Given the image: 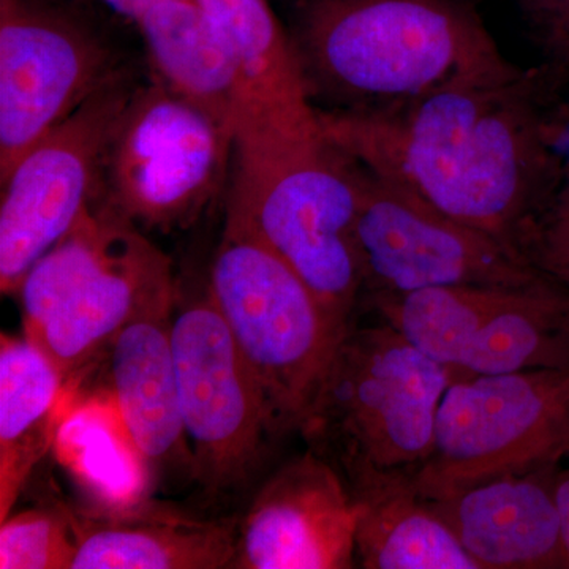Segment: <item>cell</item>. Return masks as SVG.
<instances>
[{"label":"cell","mask_w":569,"mask_h":569,"mask_svg":"<svg viewBox=\"0 0 569 569\" xmlns=\"http://www.w3.org/2000/svg\"><path fill=\"white\" fill-rule=\"evenodd\" d=\"M233 153V134L153 82L116 123L100 194L141 230L186 228L219 193Z\"/></svg>","instance_id":"8"},{"label":"cell","mask_w":569,"mask_h":569,"mask_svg":"<svg viewBox=\"0 0 569 569\" xmlns=\"http://www.w3.org/2000/svg\"><path fill=\"white\" fill-rule=\"evenodd\" d=\"M531 263L569 288V211L546 213L522 246Z\"/></svg>","instance_id":"23"},{"label":"cell","mask_w":569,"mask_h":569,"mask_svg":"<svg viewBox=\"0 0 569 569\" xmlns=\"http://www.w3.org/2000/svg\"><path fill=\"white\" fill-rule=\"evenodd\" d=\"M238 519H194L162 509L78 515L71 569L231 568Z\"/></svg>","instance_id":"17"},{"label":"cell","mask_w":569,"mask_h":569,"mask_svg":"<svg viewBox=\"0 0 569 569\" xmlns=\"http://www.w3.org/2000/svg\"><path fill=\"white\" fill-rule=\"evenodd\" d=\"M557 91L545 67L511 63L406 103L318 114L326 142L350 162L522 250L556 193L542 114Z\"/></svg>","instance_id":"1"},{"label":"cell","mask_w":569,"mask_h":569,"mask_svg":"<svg viewBox=\"0 0 569 569\" xmlns=\"http://www.w3.org/2000/svg\"><path fill=\"white\" fill-rule=\"evenodd\" d=\"M353 167L361 299L433 287L518 288L548 277L518 247L452 219L399 183Z\"/></svg>","instance_id":"9"},{"label":"cell","mask_w":569,"mask_h":569,"mask_svg":"<svg viewBox=\"0 0 569 569\" xmlns=\"http://www.w3.org/2000/svg\"><path fill=\"white\" fill-rule=\"evenodd\" d=\"M553 493H556L557 508H559L561 537H563L569 569V467L556 468V473H553Z\"/></svg>","instance_id":"25"},{"label":"cell","mask_w":569,"mask_h":569,"mask_svg":"<svg viewBox=\"0 0 569 569\" xmlns=\"http://www.w3.org/2000/svg\"><path fill=\"white\" fill-rule=\"evenodd\" d=\"M134 88L112 73L14 164L0 201V291L17 295L33 264L70 233L102 190L104 153Z\"/></svg>","instance_id":"10"},{"label":"cell","mask_w":569,"mask_h":569,"mask_svg":"<svg viewBox=\"0 0 569 569\" xmlns=\"http://www.w3.org/2000/svg\"><path fill=\"white\" fill-rule=\"evenodd\" d=\"M77 512L61 503L11 512L0 522V569H71Z\"/></svg>","instance_id":"21"},{"label":"cell","mask_w":569,"mask_h":569,"mask_svg":"<svg viewBox=\"0 0 569 569\" xmlns=\"http://www.w3.org/2000/svg\"><path fill=\"white\" fill-rule=\"evenodd\" d=\"M358 509L346 479L312 449L284 463L238 520L231 569H348Z\"/></svg>","instance_id":"13"},{"label":"cell","mask_w":569,"mask_h":569,"mask_svg":"<svg viewBox=\"0 0 569 569\" xmlns=\"http://www.w3.org/2000/svg\"><path fill=\"white\" fill-rule=\"evenodd\" d=\"M358 509L356 563L366 569H479L413 478L348 486Z\"/></svg>","instance_id":"20"},{"label":"cell","mask_w":569,"mask_h":569,"mask_svg":"<svg viewBox=\"0 0 569 569\" xmlns=\"http://www.w3.org/2000/svg\"><path fill=\"white\" fill-rule=\"evenodd\" d=\"M112 73L107 48L77 22L0 0V181Z\"/></svg>","instance_id":"12"},{"label":"cell","mask_w":569,"mask_h":569,"mask_svg":"<svg viewBox=\"0 0 569 569\" xmlns=\"http://www.w3.org/2000/svg\"><path fill=\"white\" fill-rule=\"evenodd\" d=\"M174 307L176 302L138 317L102 356L108 359V399L123 440L156 482L171 478L193 481L171 348Z\"/></svg>","instance_id":"14"},{"label":"cell","mask_w":569,"mask_h":569,"mask_svg":"<svg viewBox=\"0 0 569 569\" xmlns=\"http://www.w3.org/2000/svg\"><path fill=\"white\" fill-rule=\"evenodd\" d=\"M569 459V369L455 378L438 408L436 436L415 473L418 492L459 490L560 466Z\"/></svg>","instance_id":"7"},{"label":"cell","mask_w":569,"mask_h":569,"mask_svg":"<svg viewBox=\"0 0 569 569\" xmlns=\"http://www.w3.org/2000/svg\"><path fill=\"white\" fill-rule=\"evenodd\" d=\"M241 70L244 100L234 144L323 137L305 70L266 0H197Z\"/></svg>","instance_id":"15"},{"label":"cell","mask_w":569,"mask_h":569,"mask_svg":"<svg viewBox=\"0 0 569 569\" xmlns=\"http://www.w3.org/2000/svg\"><path fill=\"white\" fill-rule=\"evenodd\" d=\"M209 298L263 395L271 437L299 432L343 332L260 239L224 223Z\"/></svg>","instance_id":"6"},{"label":"cell","mask_w":569,"mask_h":569,"mask_svg":"<svg viewBox=\"0 0 569 569\" xmlns=\"http://www.w3.org/2000/svg\"><path fill=\"white\" fill-rule=\"evenodd\" d=\"M456 376L383 320L355 321L337 343L301 433L347 486L415 477Z\"/></svg>","instance_id":"4"},{"label":"cell","mask_w":569,"mask_h":569,"mask_svg":"<svg viewBox=\"0 0 569 569\" xmlns=\"http://www.w3.org/2000/svg\"><path fill=\"white\" fill-rule=\"evenodd\" d=\"M545 69L560 89L569 86V0H519Z\"/></svg>","instance_id":"22"},{"label":"cell","mask_w":569,"mask_h":569,"mask_svg":"<svg viewBox=\"0 0 569 569\" xmlns=\"http://www.w3.org/2000/svg\"><path fill=\"white\" fill-rule=\"evenodd\" d=\"M102 2L121 17L138 22L153 7L168 0H102Z\"/></svg>","instance_id":"26"},{"label":"cell","mask_w":569,"mask_h":569,"mask_svg":"<svg viewBox=\"0 0 569 569\" xmlns=\"http://www.w3.org/2000/svg\"><path fill=\"white\" fill-rule=\"evenodd\" d=\"M171 348L193 481L209 497L233 493L271 437L263 395L209 295L174 307Z\"/></svg>","instance_id":"11"},{"label":"cell","mask_w":569,"mask_h":569,"mask_svg":"<svg viewBox=\"0 0 569 569\" xmlns=\"http://www.w3.org/2000/svg\"><path fill=\"white\" fill-rule=\"evenodd\" d=\"M542 137L557 173L556 193L542 216L569 211V86L553 93L546 103Z\"/></svg>","instance_id":"24"},{"label":"cell","mask_w":569,"mask_h":569,"mask_svg":"<svg viewBox=\"0 0 569 569\" xmlns=\"http://www.w3.org/2000/svg\"><path fill=\"white\" fill-rule=\"evenodd\" d=\"M224 223L260 239L305 280L340 332L361 302L353 163L320 140L234 146Z\"/></svg>","instance_id":"5"},{"label":"cell","mask_w":569,"mask_h":569,"mask_svg":"<svg viewBox=\"0 0 569 569\" xmlns=\"http://www.w3.org/2000/svg\"><path fill=\"white\" fill-rule=\"evenodd\" d=\"M14 296L26 339L70 383L127 325L178 298L170 257L99 197Z\"/></svg>","instance_id":"3"},{"label":"cell","mask_w":569,"mask_h":569,"mask_svg":"<svg viewBox=\"0 0 569 569\" xmlns=\"http://www.w3.org/2000/svg\"><path fill=\"white\" fill-rule=\"evenodd\" d=\"M137 24L160 84L234 138L244 100L241 70L197 0H168Z\"/></svg>","instance_id":"18"},{"label":"cell","mask_w":569,"mask_h":569,"mask_svg":"<svg viewBox=\"0 0 569 569\" xmlns=\"http://www.w3.org/2000/svg\"><path fill=\"white\" fill-rule=\"evenodd\" d=\"M307 84L378 110L511 62L460 0H313L293 41Z\"/></svg>","instance_id":"2"},{"label":"cell","mask_w":569,"mask_h":569,"mask_svg":"<svg viewBox=\"0 0 569 569\" xmlns=\"http://www.w3.org/2000/svg\"><path fill=\"white\" fill-rule=\"evenodd\" d=\"M70 381L24 336L0 337V522L58 440Z\"/></svg>","instance_id":"19"},{"label":"cell","mask_w":569,"mask_h":569,"mask_svg":"<svg viewBox=\"0 0 569 569\" xmlns=\"http://www.w3.org/2000/svg\"><path fill=\"white\" fill-rule=\"evenodd\" d=\"M557 467L489 479L426 500L479 569H568L553 493Z\"/></svg>","instance_id":"16"}]
</instances>
